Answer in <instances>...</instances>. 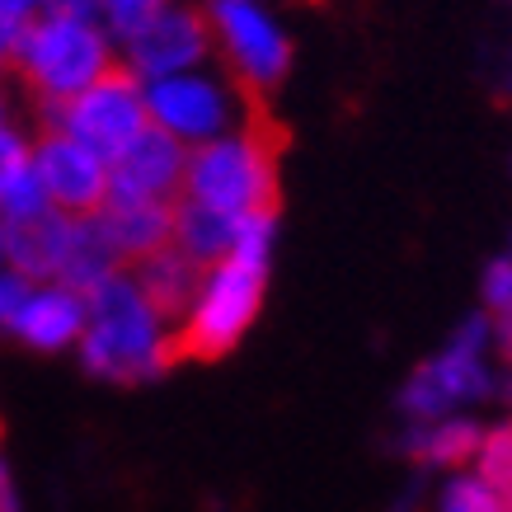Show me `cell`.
Returning a JSON list of instances; mask_svg holds the SVG:
<instances>
[{
  "instance_id": "10",
  "label": "cell",
  "mask_w": 512,
  "mask_h": 512,
  "mask_svg": "<svg viewBox=\"0 0 512 512\" xmlns=\"http://www.w3.org/2000/svg\"><path fill=\"white\" fill-rule=\"evenodd\" d=\"M212 24L202 10L193 5H165L146 29H137L118 52H123L127 71L146 85V80L174 76V71H193V66H207L212 57Z\"/></svg>"
},
{
  "instance_id": "25",
  "label": "cell",
  "mask_w": 512,
  "mask_h": 512,
  "mask_svg": "<svg viewBox=\"0 0 512 512\" xmlns=\"http://www.w3.org/2000/svg\"><path fill=\"white\" fill-rule=\"evenodd\" d=\"M43 10H47V0H0V19H5V24H19V29H24L29 19H38Z\"/></svg>"
},
{
  "instance_id": "22",
  "label": "cell",
  "mask_w": 512,
  "mask_h": 512,
  "mask_svg": "<svg viewBox=\"0 0 512 512\" xmlns=\"http://www.w3.org/2000/svg\"><path fill=\"white\" fill-rule=\"evenodd\" d=\"M33 174V146L10 123H0V202Z\"/></svg>"
},
{
  "instance_id": "30",
  "label": "cell",
  "mask_w": 512,
  "mask_h": 512,
  "mask_svg": "<svg viewBox=\"0 0 512 512\" xmlns=\"http://www.w3.org/2000/svg\"><path fill=\"white\" fill-rule=\"evenodd\" d=\"M508 62H512V5H508Z\"/></svg>"
},
{
  "instance_id": "16",
  "label": "cell",
  "mask_w": 512,
  "mask_h": 512,
  "mask_svg": "<svg viewBox=\"0 0 512 512\" xmlns=\"http://www.w3.org/2000/svg\"><path fill=\"white\" fill-rule=\"evenodd\" d=\"M480 437L484 428L475 419H461V414H447V419H428V423H414L409 437H404V451L419 461V466H442V470H456L475 461L480 451Z\"/></svg>"
},
{
  "instance_id": "29",
  "label": "cell",
  "mask_w": 512,
  "mask_h": 512,
  "mask_svg": "<svg viewBox=\"0 0 512 512\" xmlns=\"http://www.w3.org/2000/svg\"><path fill=\"white\" fill-rule=\"evenodd\" d=\"M0 273H5V217H0Z\"/></svg>"
},
{
  "instance_id": "1",
  "label": "cell",
  "mask_w": 512,
  "mask_h": 512,
  "mask_svg": "<svg viewBox=\"0 0 512 512\" xmlns=\"http://www.w3.org/2000/svg\"><path fill=\"white\" fill-rule=\"evenodd\" d=\"M90 320L80 334V362L90 376L104 381H151L174 367V334L165 329L160 311L146 301L132 273L94 282L85 292Z\"/></svg>"
},
{
  "instance_id": "20",
  "label": "cell",
  "mask_w": 512,
  "mask_h": 512,
  "mask_svg": "<svg viewBox=\"0 0 512 512\" xmlns=\"http://www.w3.org/2000/svg\"><path fill=\"white\" fill-rule=\"evenodd\" d=\"M165 5H170V0H99L94 19L109 29L113 43L123 47L127 38H132L137 29H146V24H151V19H156Z\"/></svg>"
},
{
  "instance_id": "18",
  "label": "cell",
  "mask_w": 512,
  "mask_h": 512,
  "mask_svg": "<svg viewBox=\"0 0 512 512\" xmlns=\"http://www.w3.org/2000/svg\"><path fill=\"white\" fill-rule=\"evenodd\" d=\"M113 273H123V254H118V245L109 240V231H104L99 212H94V217H76V226H71V249H66L62 282H66V287H76V292H90L94 282L113 278Z\"/></svg>"
},
{
  "instance_id": "14",
  "label": "cell",
  "mask_w": 512,
  "mask_h": 512,
  "mask_svg": "<svg viewBox=\"0 0 512 512\" xmlns=\"http://www.w3.org/2000/svg\"><path fill=\"white\" fill-rule=\"evenodd\" d=\"M99 221L109 240L118 245L123 264H141L160 249L174 245V202L160 198H113L99 207Z\"/></svg>"
},
{
  "instance_id": "8",
  "label": "cell",
  "mask_w": 512,
  "mask_h": 512,
  "mask_svg": "<svg viewBox=\"0 0 512 512\" xmlns=\"http://www.w3.org/2000/svg\"><path fill=\"white\" fill-rule=\"evenodd\" d=\"M202 15L212 24V43L245 90H273L292 66V38L264 0H207Z\"/></svg>"
},
{
  "instance_id": "5",
  "label": "cell",
  "mask_w": 512,
  "mask_h": 512,
  "mask_svg": "<svg viewBox=\"0 0 512 512\" xmlns=\"http://www.w3.org/2000/svg\"><path fill=\"white\" fill-rule=\"evenodd\" d=\"M489 339H494V320L466 315L461 329L451 334L447 348H442L433 362H423L419 372L409 376V386L400 390L404 414H409L414 423L447 419V414H456L461 404L494 395V372L484 367V348H489Z\"/></svg>"
},
{
  "instance_id": "9",
  "label": "cell",
  "mask_w": 512,
  "mask_h": 512,
  "mask_svg": "<svg viewBox=\"0 0 512 512\" xmlns=\"http://www.w3.org/2000/svg\"><path fill=\"white\" fill-rule=\"evenodd\" d=\"M33 170L47 202L66 217H94L109 202V160L90 151L85 141L66 137L62 127H47L33 141Z\"/></svg>"
},
{
  "instance_id": "21",
  "label": "cell",
  "mask_w": 512,
  "mask_h": 512,
  "mask_svg": "<svg viewBox=\"0 0 512 512\" xmlns=\"http://www.w3.org/2000/svg\"><path fill=\"white\" fill-rule=\"evenodd\" d=\"M475 475L512 494V419L498 428H484L480 451H475Z\"/></svg>"
},
{
  "instance_id": "3",
  "label": "cell",
  "mask_w": 512,
  "mask_h": 512,
  "mask_svg": "<svg viewBox=\"0 0 512 512\" xmlns=\"http://www.w3.org/2000/svg\"><path fill=\"white\" fill-rule=\"evenodd\" d=\"M10 66L43 99V109H57L80 90H90L99 76H109L118 66V43L94 15L47 5L43 15L24 24Z\"/></svg>"
},
{
  "instance_id": "15",
  "label": "cell",
  "mask_w": 512,
  "mask_h": 512,
  "mask_svg": "<svg viewBox=\"0 0 512 512\" xmlns=\"http://www.w3.org/2000/svg\"><path fill=\"white\" fill-rule=\"evenodd\" d=\"M132 278L141 282V292H146V301L160 311V320H165V325H179L202 287V264H193L184 249L170 245V249H160V254H151V259H141Z\"/></svg>"
},
{
  "instance_id": "27",
  "label": "cell",
  "mask_w": 512,
  "mask_h": 512,
  "mask_svg": "<svg viewBox=\"0 0 512 512\" xmlns=\"http://www.w3.org/2000/svg\"><path fill=\"white\" fill-rule=\"evenodd\" d=\"M494 343H498V353L508 357V367H512V311L494 315Z\"/></svg>"
},
{
  "instance_id": "7",
  "label": "cell",
  "mask_w": 512,
  "mask_h": 512,
  "mask_svg": "<svg viewBox=\"0 0 512 512\" xmlns=\"http://www.w3.org/2000/svg\"><path fill=\"white\" fill-rule=\"evenodd\" d=\"M47 127H62L66 137L85 141L90 151L113 160L132 137H141L151 127L146 113V85H141L127 66H113L109 76H99L90 90H80L76 99H66L57 109H43Z\"/></svg>"
},
{
  "instance_id": "17",
  "label": "cell",
  "mask_w": 512,
  "mask_h": 512,
  "mask_svg": "<svg viewBox=\"0 0 512 512\" xmlns=\"http://www.w3.org/2000/svg\"><path fill=\"white\" fill-rule=\"evenodd\" d=\"M235 221L217 207H202L193 198H174V249H184L193 264L212 268L221 264L235 245Z\"/></svg>"
},
{
  "instance_id": "12",
  "label": "cell",
  "mask_w": 512,
  "mask_h": 512,
  "mask_svg": "<svg viewBox=\"0 0 512 512\" xmlns=\"http://www.w3.org/2000/svg\"><path fill=\"white\" fill-rule=\"evenodd\" d=\"M71 226H76V217H66L57 207L24 221H5V268L24 273L29 282H62Z\"/></svg>"
},
{
  "instance_id": "31",
  "label": "cell",
  "mask_w": 512,
  "mask_h": 512,
  "mask_svg": "<svg viewBox=\"0 0 512 512\" xmlns=\"http://www.w3.org/2000/svg\"><path fill=\"white\" fill-rule=\"evenodd\" d=\"M0 123H10V118H5V104H0Z\"/></svg>"
},
{
  "instance_id": "28",
  "label": "cell",
  "mask_w": 512,
  "mask_h": 512,
  "mask_svg": "<svg viewBox=\"0 0 512 512\" xmlns=\"http://www.w3.org/2000/svg\"><path fill=\"white\" fill-rule=\"evenodd\" d=\"M52 10H76V15H94L99 10V0H47Z\"/></svg>"
},
{
  "instance_id": "26",
  "label": "cell",
  "mask_w": 512,
  "mask_h": 512,
  "mask_svg": "<svg viewBox=\"0 0 512 512\" xmlns=\"http://www.w3.org/2000/svg\"><path fill=\"white\" fill-rule=\"evenodd\" d=\"M0 512H19V489L10 466H5V456H0Z\"/></svg>"
},
{
  "instance_id": "19",
  "label": "cell",
  "mask_w": 512,
  "mask_h": 512,
  "mask_svg": "<svg viewBox=\"0 0 512 512\" xmlns=\"http://www.w3.org/2000/svg\"><path fill=\"white\" fill-rule=\"evenodd\" d=\"M437 512H512V494L484 475H456L437 494Z\"/></svg>"
},
{
  "instance_id": "24",
  "label": "cell",
  "mask_w": 512,
  "mask_h": 512,
  "mask_svg": "<svg viewBox=\"0 0 512 512\" xmlns=\"http://www.w3.org/2000/svg\"><path fill=\"white\" fill-rule=\"evenodd\" d=\"M484 311L489 315H508L512 311V259H494V264L484 268Z\"/></svg>"
},
{
  "instance_id": "11",
  "label": "cell",
  "mask_w": 512,
  "mask_h": 512,
  "mask_svg": "<svg viewBox=\"0 0 512 512\" xmlns=\"http://www.w3.org/2000/svg\"><path fill=\"white\" fill-rule=\"evenodd\" d=\"M184 170H188V146L151 123L141 137H132L109 160V193L113 198L174 202L184 193Z\"/></svg>"
},
{
  "instance_id": "23",
  "label": "cell",
  "mask_w": 512,
  "mask_h": 512,
  "mask_svg": "<svg viewBox=\"0 0 512 512\" xmlns=\"http://www.w3.org/2000/svg\"><path fill=\"white\" fill-rule=\"evenodd\" d=\"M29 296H33V282L24 278V273H15V268L0 273V334H15L19 315L29 306Z\"/></svg>"
},
{
  "instance_id": "6",
  "label": "cell",
  "mask_w": 512,
  "mask_h": 512,
  "mask_svg": "<svg viewBox=\"0 0 512 512\" xmlns=\"http://www.w3.org/2000/svg\"><path fill=\"white\" fill-rule=\"evenodd\" d=\"M146 113H151V123L160 132H170L174 141H184L193 151L202 141L240 127L249 109L226 76L207 71V66H193V71L146 80Z\"/></svg>"
},
{
  "instance_id": "2",
  "label": "cell",
  "mask_w": 512,
  "mask_h": 512,
  "mask_svg": "<svg viewBox=\"0 0 512 512\" xmlns=\"http://www.w3.org/2000/svg\"><path fill=\"white\" fill-rule=\"evenodd\" d=\"M278 151L282 137L268 127V118L245 113L240 127L188 151L184 193L179 198L217 207L226 217L278 212Z\"/></svg>"
},
{
  "instance_id": "4",
  "label": "cell",
  "mask_w": 512,
  "mask_h": 512,
  "mask_svg": "<svg viewBox=\"0 0 512 512\" xmlns=\"http://www.w3.org/2000/svg\"><path fill=\"white\" fill-rule=\"evenodd\" d=\"M264 287L268 264H254L240 254H226L221 264L202 268L198 296L174 329V362H184V357L188 362H212V357L231 353L264 306Z\"/></svg>"
},
{
  "instance_id": "13",
  "label": "cell",
  "mask_w": 512,
  "mask_h": 512,
  "mask_svg": "<svg viewBox=\"0 0 512 512\" xmlns=\"http://www.w3.org/2000/svg\"><path fill=\"white\" fill-rule=\"evenodd\" d=\"M90 320L85 292L66 287V282H33V296L15 325V339H24L38 353H62L71 343H80Z\"/></svg>"
}]
</instances>
